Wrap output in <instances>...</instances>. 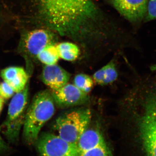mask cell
<instances>
[{"instance_id":"ac0fdd59","label":"cell","mask_w":156,"mask_h":156,"mask_svg":"<svg viewBox=\"0 0 156 156\" xmlns=\"http://www.w3.org/2000/svg\"><path fill=\"white\" fill-rule=\"evenodd\" d=\"M15 93L13 89L5 82L0 83V96L4 99H8L14 96Z\"/></svg>"},{"instance_id":"8fae6325","label":"cell","mask_w":156,"mask_h":156,"mask_svg":"<svg viewBox=\"0 0 156 156\" xmlns=\"http://www.w3.org/2000/svg\"><path fill=\"white\" fill-rule=\"evenodd\" d=\"M70 77L69 73L56 64L45 65L41 76L43 83L52 91L60 89L68 83Z\"/></svg>"},{"instance_id":"5b68a950","label":"cell","mask_w":156,"mask_h":156,"mask_svg":"<svg viewBox=\"0 0 156 156\" xmlns=\"http://www.w3.org/2000/svg\"><path fill=\"white\" fill-rule=\"evenodd\" d=\"M92 118L89 108H81L70 111L59 116L54 127L62 139L77 144L84 131L88 128Z\"/></svg>"},{"instance_id":"9c48e42d","label":"cell","mask_w":156,"mask_h":156,"mask_svg":"<svg viewBox=\"0 0 156 156\" xmlns=\"http://www.w3.org/2000/svg\"><path fill=\"white\" fill-rule=\"evenodd\" d=\"M51 92L55 104L62 108L82 105L89 100L88 94L82 92L74 84L69 83Z\"/></svg>"},{"instance_id":"ba28073f","label":"cell","mask_w":156,"mask_h":156,"mask_svg":"<svg viewBox=\"0 0 156 156\" xmlns=\"http://www.w3.org/2000/svg\"><path fill=\"white\" fill-rule=\"evenodd\" d=\"M78 156H113L102 133L95 128H87L78 140Z\"/></svg>"},{"instance_id":"8992f818","label":"cell","mask_w":156,"mask_h":156,"mask_svg":"<svg viewBox=\"0 0 156 156\" xmlns=\"http://www.w3.org/2000/svg\"><path fill=\"white\" fill-rule=\"evenodd\" d=\"M54 37L50 31L37 29L24 32L21 36L18 52L25 59L27 71L30 75L33 70L32 60L43 49L50 44H54Z\"/></svg>"},{"instance_id":"6da1fadb","label":"cell","mask_w":156,"mask_h":156,"mask_svg":"<svg viewBox=\"0 0 156 156\" xmlns=\"http://www.w3.org/2000/svg\"><path fill=\"white\" fill-rule=\"evenodd\" d=\"M36 15L46 26L73 38L84 36L97 19V8L91 0H31Z\"/></svg>"},{"instance_id":"9a60e30c","label":"cell","mask_w":156,"mask_h":156,"mask_svg":"<svg viewBox=\"0 0 156 156\" xmlns=\"http://www.w3.org/2000/svg\"><path fill=\"white\" fill-rule=\"evenodd\" d=\"M73 84L82 92L88 94L93 88L94 80L88 75L79 74L75 77Z\"/></svg>"},{"instance_id":"ffe728a7","label":"cell","mask_w":156,"mask_h":156,"mask_svg":"<svg viewBox=\"0 0 156 156\" xmlns=\"http://www.w3.org/2000/svg\"><path fill=\"white\" fill-rule=\"evenodd\" d=\"M9 149L8 144L5 142L0 134V154L7 151Z\"/></svg>"},{"instance_id":"7a4b0ae2","label":"cell","mask_w":156,"mask_h":156,"mask_svg":"<svg viewBox=\"0 0 156 156\" xmlns=\"http://www.w3.org/2000/svg\"><path fill=\"white\" fill-rule=\"evenodd\" d=\"M122 121L136 156H156V86L142 90L132 98Z\"/></svg>"},{"instance_id":"2e32d148","label":"cell","mask_w":156,"mask_h":156,"mask_svg":"<svg viewBox=\"0 0 156 156\" xmlns=\"http://www.w3.org/2000/svg\"><path fill=\"white\" fill-rule=\"evenodd\" d=\"M105 68V80L104 85L112 83L118 79L119 73L114 62L111 61L104 66Z\"/></svg>"},{"instance_id":"4fadbf2b","label":"cell","mask_w":156,"mask_h":156,"mask_svg":"<svg viewBox=\"0 0 156 156\" xmlns=\"http://www.w3.org/2000/svg\"><path fill=\"white\" fill-rule=\"evenodd\" d=\"M59 58L68 61L76 60L80 55L79 47L70 42H62L56 45Z\"/></svg>"},{"instance_id":"7402d4cb","label":"cell","mask_w":156,"mask_h":156,"mask_svg":"<svg viewBox=\"0 0 156 156\" xmlns=\"http://www.w3.org/2000/svg\"><path fill=\"white\" fill-rule=\"evenodd\" d=\"M4 104V99L1 96H0V115H1V112H2V110Z\"/></svg>"},{"instance_id":"5bb4252c","label":"cell","mask_w":156,"mask_h":156,"mask_svg":"<svg viewBox=\"0 0 156 156\" xmlns=\"http://www.w3.org/2000/svg\"><path fill=\"white\" fill-rule=\"evenodd\" d=\"M37 58L45 65L56 64L60 58L56 44H50L46 46L38 54Z\"/></svg>"},{"instance_id":"30bf717a","label":"cell","mask_w":156,"mask_h":156,"mask_svg":"<svg viewBox=\"0 0 156 156\" xmlns=\"http://www.w3.org/2000/svg\"><path fill=\"white\" fill-rule=\"evenodd\" d=\"M148 0H111L117 11L126 19L138 22L144 19Z\"/></svg>"},{"instance_id":"d6986e66","label":"cell","mask_w":156,"mask_h":156,"mask_svg":"<svg viewBox=\"0 0 156 156\" xmlns=\"http://www.w3.org/2000/svg\"><path fill=\"white\" fill-rule=\"evenodd\" d=\"M92 79L96 83L104 85V83L105 80V68L104 66L98 70L94 74Z\"/></svg>"},{"instance_id":"44dd1931","label":"cell","mask_w":156,"mask_h":156,"mask_svg":"<svg viewBox=\"0 0 156 156\" xmlns=\"http://www.w3.org/2000/svg\"><path fill=\"white\" fill-rule=\"evenodd\" d=\"M150 69L151 71L152 74L156 79V63L151 66Z\"/></svg>"},{"instance_id":"e0dca14e","label":"cell","mask_w":156,"mask_h":156,"mask_svg":"<svg viewBox=\"0 0 156 156\" xmlns=\"http://www.w3.org/2000/svg\"><path fill=\"white\" fill-rule=\"evenodd\" d=\"M144 22L156 19V0H148Z\"/></svg>"},{"instance_id":"3957f363","label":"cell","mask_w":156,"mask_h":156,"mask_svg":"<svg viewBox=\"0 0 156 156\" xmlns=\"http://www.w3.org/2000/svg\"><path fill=\"white\" fill-rule=\"evenodd\" d=\"M55 112V103L51 92L43 90L35 95L27 108L23 124V136L27 143H35L41 129Z\"/></svg>"},{"instance_id":"52a82bcc","label":"cell","mask_w":156,"mask_h":156,"mask_svg":"<svg viewBox=\"0 0 156 156\" xmlns=\"http://www.w3.org/2000/svg\"><path fill=\"white\" fill-rule=\"evenodd\" d=\"M35 143L41 156H78L77 144L52 133H42Z\"/></svg>"},{"instance_id":"7c38bea8","label":"cell","mask_w":156,"mask_h":156,"mask_svg":"<svg viewBox=\"0 0 156 156\" xmlns=\"http://www.w3.org/2000/svg\"><path fill=\"white\" fill-rule=\"evenodd\" d=\"M4 82L13 89L15 93L22 91L28 83L30 75L24 68L17 66L6 68L1 71Z\"/></svg>"},{"instance_id":"277c9868","label":"cell","mask_w":156,"mask_h":156,"mask_svg":"<svg viewBox=\"0 0 156 156\" xmlns=\"http://www.w3.org/2000/svg\"><path fill=\"white\" fill-rule=\"evenodd\" d=\"M29 95L28 83L23 90L16 93L9 104L8 115L0 129L10 143L15 144L19 140L28 106Z\"/></svg>"}]
</instances>
